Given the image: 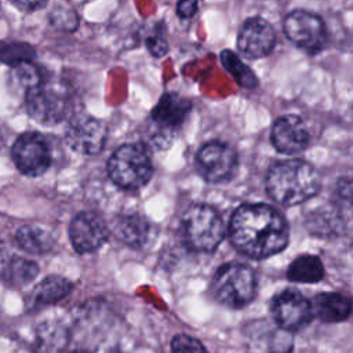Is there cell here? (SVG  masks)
Here are the masks:
<instances>
[{
  "label": "cell",
  "mask_w": 353,
  "mask_h": 353,
  "mask_svg": "<svg viewBox=\"0 0 353 353\" xmlns=\"http://www.w3.org/2000/svg\"><path fill=\"white\" fill-rule=\"evenodd\" d=\"M288 225L266 204H243L232 215L229 236L233 247L254 259H263L288 244Z\"/></svg>",
  "instance_id": "1"
},
{
  "label": "cell",
  "mask_w": 353,
  "mask_h": 353,
  "mask_svg": "<svg viewBox=\"0 0 353 353\" xmlns=\"http://www.w3.org/2000/svg\"><path fill=\"white\" fill-rule=\"evenodd\" d=\"M269 196L283 205H296L317 194L320 178L314 167L292 159L273 164L266 175Z\"/></svg>",
  "instance_id": "2"
},
{
  "label": "cell",
  "mask_w": 353,
  "mask_h": 353,
  "mask_svg": "<svg viewBox=\"0 0 353 353\" xmlns=\"http://www.w3.org/2000/svg\"><path fill=\"white\" fill-rule=\"evenodd\" d=\"M108 174L114 185L127 190L145 186L153 175L150 154L142 143H125L117 148L108 161Z\"/></svg>",
  "instance_id": "3"
},
{
  "label": "cell",
  "mask_w": 353,
  "mask_h": 353,
  "mask_svg": "<svg viewBox=\"0 0 353 353\" xmlns=\"http://www.w3.org/2000/svg\"><path fill=\"white\" fill-rule=\"evenodd\" d=\"M28 113L36 121L52 125L63 121L72 112V97L69 88L55 80L40 81L25 92Z\"/></svg>",
  "instance_id": "4"
},
{
  "label": "cell",
  "mask_w": 353,
  "mask_h": 353,
  "mask_svg": "<svg viewBox=\"0 0 353 353\" xmlns=\"http://www.w3.org/2000/svg\"><path fill=\"white\" fill-rule=\"evenodd\" d=\"M255 274L250 266L243 263H226L221 266L211 281L214 298L232 309L248 305L255 295Z\"/></svg>",
  "instance_id": "5"
},
{
  "label": "cell",
  "mask_w": 353,
  "mask_h": 353,
  "mask_svg": "<svg viewBox=\"0 0 353 353\" xmlns=\"http://www.w3.org/2000/svg\"><path fill=\"white\" fill-rule=\"evenodd\" d=\"M181 226L185 244L197 252L214 251L225 234L223 222L218 212L203 204L192 205L185 212Z\"/></svg>",
  "instance_id": "6"
},
{
  "label": "cell",
  "mask_w": 353,
  "mask_h": 353,
  "mask_svg": "<svg viewBox=\"0 0 353 353\" xmlns=\"http://www.w3.org/2000/svg\"><path fill=\"white\" fill-rule=\"evenodd\" d=\"M192 103L188 98L176 92H165L152 110L154 130L150 135V143L159 149L167 148L175 130H178L189 114Z\"/></svg>",
  "instance_id": "7"
},
{
  "label": "cell",
  "mask_w": 353,
  "mask_h": 353,
  "mask_svg": "<svg viewBox=\"0 0 353 353\" xmlns=\"http://www.w3.org/2000/svg\"><path fill=\"white\" fill-rule=\"evenodd\" d=\"M284 32L295 46L312 54L320 51L327 40L323 19L303 10H295L285 17Z\"/></svg>",
  "instance_id": "8"
},
{
  "label": "cell",
  "mask_w": 353,
  "mask_h": 353,
  "mask_svg": "<svg viewBox=\"0 0 353 353\" xmlns=\"http://www.w3.org/2000/svg\"><path fill=\"white\" fill-rule=\"evenodd\" d=\"M108 127L106 124L87 114H77L70 119L65 139L68 146L80 154H98L106 142Z\"/></svg>",
  "instance_id": "9"
},
{
  "label": "cell",
  "mask_w": 353,
  "mask_h": 353,
  "mask_svg": "<svg viewBox=\"0 0 353 353\" xmlns=\"http://www.w3.org/2000/svg\"><path fill=\"white\" fill-rule=\"evenodd\" d=\"M12 159L22 174L39 176L51 164V150L43 135L25 132L12 145Z\"/></svg>",
  "instance_id": "10"
},
{
  "label": "cell",
  "mask_w": 353,
  "mask_h": 353,
  "mask_svg": "<svg viewBox=\"0 0 353 353\" xmlns=\"http://www.w3.org/2000/svg\"><path fill=\"white\" fill-rule=\"evenodd\" d=\"M237 164V154L233 148L223 142L212 141L203 145L196 154L199 174L212 183L228 181Z\"/></svg>",
  "instance_id": "11"
},
{
  "label": "cell",
  "mask_w": 353,
  "mask_h": 353,
  "mask_svg": "<svg viewBox=\"0 0 353 353\" xmlns=\"http://www.w3.org/2000/svg\"><path fill=\"white\" fill-rule=\"evenodd\" d=\"M69 237L77 252H92L105 244L109 237V228L101 215L83 211L72 219Z\"/></svg>",
  "instance_id": "12"
},
{
  "label": "cell",
  "mask_w": 353,
  "mask_h": 353,
  "mask_svg": "<svg viewBox=\"0 0 353 353\" xmlns=\"http://www.w3.org/2000/svg\"><path fill=\"white\" fill-rule=\"evenodd\" d=\"M272 313L281 330L296 331L312 320L310 302L296 290H284L273 298Z\"/></svg>",
  "instance_id": "13"
},
{
  "label": "cell",
  "mask_w": 353,
  "mask_h": 353,
  "mask_svg": "<svg viewBox=\"0 0 353 353\" xmlns=\"http://www.w3.org/2000/svg\"><path fill=\"white\" fill-rule=\"evenodd\" d=\"M276 44L273 26L262 18H250L241 26L237 36V47L247 58H262Z\"/></svg>",
  "instance_id": "14"
},
{
  "label": "cell",
  "mask_w": 353,
  "mask_h": 353,
  "mask_svg": "<svg viewBox=\"0 0 353 353\" xmlns=\"http://www.w3.org/2000/svg\"><path fill=\"white\" fill-rule=\"evenodd\" d=\"M112 232L124 244L137 250L148 248L157 236L156 225L137 212L117 215L112 222Z\"/></svg>",
  "instance_id": "15"
},
{
  "label": "cell",
  "mask_w": 353,
  "mask_h": 353,
  "mask_svg": "<svg viewBox=\"0 0 353 353\" xmlns=\"http://www.w3.org/2000/svg\"><path fill=\"white\" fill-rule=\"evenodd\" d=\"M309 139V130L299 116H281L272 127L270 141L280 153L295 154L302 152L307 146Z\"/></svg>",
  "instance_id": "16"
},
{
  "label": "cell",
  "mask_w": 353,
  "mask_h": 353,
  "mask_svg": "<svg viewBox=\"0 0 353 353\" xmlns=\"http://www.w3.org/2000/svg\"><path fill=\"white\" fill-rule=\"evenodd\" d=\"M312 316L324 323H339L352 313V301L347 295L339 292H321L310 302Z\"/></svg>",
  "instance_id": "17"
},
{
  "label": "cell",
  "mask_w": 353,
  "mask_h": 353,
  "mask_svg": "<svg viewBox=\"0 0 353 353\" xmlns=\"http://www.w3.org/2000/svg\"><path fill=\"white\" fill-rule=\"evenodd\" d=\"M342 212L334 205H325L316 208L306 218L307 230L317 237L339 236L343 232Z\"/></svg>",
  "instance_id": "18"
},
{
  "label": "cell",
  "mask_w": 353,
  "mask_h": 353,
  "mask_svg": "<svg viewBox=\"0 0 353 353\" xmlns=\"http://www.w3.org/2000/svg\"><path fill=\"white\" fill-rule=\"evenodd\" d=\"M15 243L21 250L26 252L46 254L54 247L55 239L51 234V232L44 228L25 225L17 230Z\"/></svg>",
  "instance_id": "19"
},
{
  "label": "cell",
  "mask_w": 353,
  "mask_h": 353,
  "mask_svg": "<svg viewBox=\"0 0 353 353\" xmlns=\"http://www.w3.org/2000/svg\"><path fill=\"white\" fill-rule=\"evenodd\" d=\"M291 281L295 283H309L314 284L324 277V265L319 256L314 255H301L295 258L287 272Z\"/></svg>",
  "instance_id": "20"
},
{
  "label": "cell",
  "mask_w": 353,
  "mask_h": 353,
  "mask_svg": "<svg viewBox=\"0 0 353 353\" xmlns=\"http://www.w3.org/2000/svg\"><path fill=\"white\" fill-rule=\"evenodd\" d=\"M72 283L58 274L48 276L43 279L34 288V302L40 305H52L63 299L70 291Z\"/></svg>",
  "instance_id": "21"
},
{
  "label": "cell",
  "mask_w": 353,
  "mask_h": 353,
  "mask_svg": "<svg viewBox=\"0 0 353 353\" xmlns=\"http://www.w3.org/2000/svg\"><path fill=\"white\" fill-rule=\"evenodd\" d=\"M39 274V266L29 259L15 256L7 262L4 268L6 283L14 287H22L29 284Z\"/></svg>",
  "instance_id": "22"
},
{
  "label": "cell",
  "mask_w": 353,
  "mask_h": 353,
  "mask_svg": "<svg viewBox=\"0 0 353 353\" xmlns=\"http://www.w3.org/2000/svg\"><path fill=\"white\" fill-rule=\"evenodd\" d=\"M41 81V74L28 59H18L12 63L10 70V83L14 88L26 92Z\"/></svg>",
  "instance_id": "23"
},
{
  "label": "cell",
  "mask_w": 353,
  "mask_h": 353,
  "mask_svg": "<svg viewBox=\"0 0 353 353\" xmlns=\"http://www.w3.org/2000/svg\"><path fill=\"white\" fill-rule=\"evenodd\" d=\"M221 62L225 66V69L234 77L239 85L248 90L255 88L258 85V80L254 72L247 65H244L233 51L223 50L221 52Z\"/></svg>",
  "instance_id": "24"
},
{
  "label": "cell",
  "mask_w": 353,
  "mask_h": 353,
  "mask_svg": "<svg viewBox=\"0 0 353 353\" xmlns=\"http://www.w3.org/2000/svg\"><path fill=\"white\" fill-rule=\"evenodd\" d=\"M40 339L48 349H62L68 342L66 330L58 323L43 324Z\"/></svg>",
  "instance_id": "25"
},
{
  "label": "cell",
  "mask_w": 353,
  "mask_h": 353,
  "mask_svg": "<svg viewBox=\"0 0 353 353\" xmlns=\"http://www.w3.org/2000/svg\"><path fill=\"white\" fill-rule=\"evenodd\" d=\"M51 23L61 30L73 32L79 25V18L73 8L68 6H58L50 14Z\"/></svg>",
  "instance_id": "26"
},
{
  "label": "cell",
  "mask_w": 353,
  "mask_h": 353,
  "mask_svg": "<svg viewBox=\"0 0 353 353\" xmlns=\"http://www.w3.org/2000/svg\"><path fill=\"white\" fill-rule=\"evenodd\" d=\"M171 352L172 353H208L204 345L199 339L185 334H179L174 336L171 342Z\"/></svg>",
  "instance_id": "27"
},
{
  "label": "cell",
  "mask_w": 353,
  "mask_h": 353,
  "mask_svg": "<svg viewBox=\"0 0 353 353\" xmlns=\"http://www.w3.org/2000/svg\"><path fill=\"white\" fill-rule=\"evenodd\" d=\"M146 47L153 57H163L168 51V44L160 34L149 36L146 39Z\"/></svg>",
  "instance_id": "28"
},
{
  "label": "cell",
  "mask_w": 353,
  "mask_h": 353,
  "mask_svg": "<svg viewBox=\"0 0 353 353\" xmlns=\"http://www.w3.org/2000/svg\"><path fill=\"white\" fill-rule=\"evenodd\" d=\"M197 12V0H179L176 4V14L181 18H190Z\"/></svg>",
  "instance_id": "29"
},
{
  "label": "cell",
  "mask_w": 353,
  "mask_h": 353,
  "mask_svg": "<svg viewBox=\"0 0 353 353\" xmlns=\"http://www.w3.org/2000/svg\"><path fill=\"white\" fill-rule=\"evenodd\" d=\"M336 194H338V197H339L342 201H345L347 205L350 204V199H352V182H350V178H342V179L338 182Z\"/></svg>",
  "instance_id": "30"
},
{
  "label": "cell",
  "mask_w": 353,
  "mask_h": 353,
  "mask_svg": "<svg viewBox=\"0 0 353 353\" xmlns=\"http://www.w3.org/2000/svg\"><path fill=\"white\" fill-rule=\"evenodd\" d=\"M14 6H17L22 11H34L41 8L47 0H10Z\"/></svg>",
  "instance_id": "31"
},
{
  "label": "cell",
  "mask_w": 353,
  "mask_h": 353,
  "mask_svg": "<svg viewBox=\"0 0 353 353\" xmlns=\"http://www.w3.org/2000/svg\"><path fill=\"white\" fill-rule=\"evenodd\" d=\"M70 353H85V352H81V350H74V352H70Z\"/></svg>",
  "instance_id": "32"
}]
</instances>
